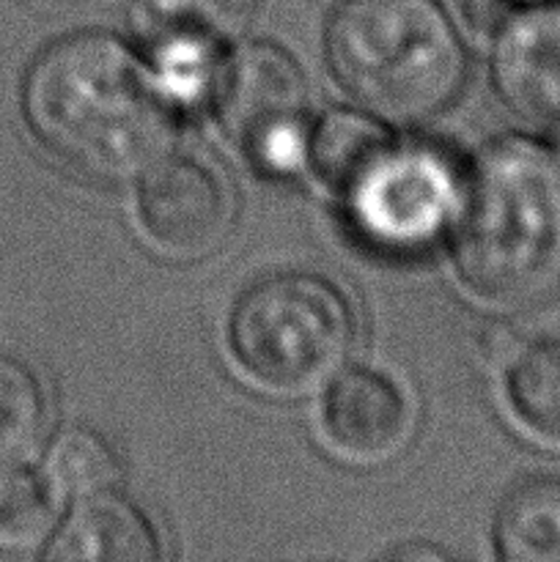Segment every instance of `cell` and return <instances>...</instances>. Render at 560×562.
<instances>
[{"label":"cell","instance_id":"obj_16","mask_svg":"<svg viewBox=\"0 0 560 562\" xmlns=\"http://www.w3.org/2000/svg\"><path fill=\"white\" fill-rule=\"evenodd\" d=\"M44 475L58 497L80 499L119 486L121 464L108 439L91 428H69L55 439Z\"/></svg>","mask_w":560,"mask_h":562},{"label":"cell","instance_id":"obj_2","mask_svg":"<svg viewBox=\"0 0 560 562\" xmlns=\"http://www.w3.org/2000/svg\"><path fill=\"white\" fill-rule=\"evenodd\" d=\"M450 258L467 294L525 311L560 291V162L525 135L483 146L464 173Z\"/></svg>","mask_w":560,"mask_h":562},{"label":"cell","instance_id":"obj_15","mask_svg":"<svg viewBox=\"0 0 560 562\" xmlns=\"http://www.w3.org/2000/svg\"><path fill=\"white\" fill-rule=\"evenodd\" d=\"M53 420L49 393L25 360L0 355V470L25 464L44 445Z\"/></svg>","mask_w":560,"mask_h":562},{"label":"cell","instance_id":"obj_7","mask_svg":"<svg viewBox=\"0 0 560 562\" xmlns=\"http://www.w3.org/2000/svg\"><path fill=\"white\" fill-rule=\"evenodd\" d=\"M135 214L143 236L159 256L203 261L234 231V184L212 159L168 151L141 173Z\"/></svg>","mask_w":560,"mask_h":562},{"label":"cell","instance_id":"obj_5","mask_svg":"<svg viewBox=\"0 0 560 562\" xmlns=\"http://www.w3.org/2000/svg\"><path fill=\"white\" fill-rule=\"evenodd\" d=\"M464 170L448 148L390 140L338 192L344 223L366 250L412 258L437 245L453 225Z\"/></svg>","mask_w":560,"mask_h":562},{"label":"cell","instance_id":"obj_10","mask_svg":"<svg viewBox=\"0 0 560 562\" xmlns=\"http://www.w3.org/2000/svg\"><path fill=\"white\" fill-rule=\"evenodd\" d=\"M44 560L53 562H157L163 541L141 505L110 492L75 499L58 527H53Z\"/></svg>","mask_w":560,"mask_h":562},{"label":"cell","instance_id":"obj_6","mask_svg":"<svg viewBox=\"0 0 560 562\" xmlns=\"http://www.w3.org/2000/svg\"><path fill=\"white\" fill-rule=\"evenodd\" d=\"M225 137L253 170L291 179L307 170L311 93L296 60L269 42H250L225 58L214 88Z\"/></svg>","mask_w":560,"mask_h":562},{"label":"cell","instance_id":"obj_13","mask_svg":"<svg viewBox=\"0 0 560 562\" xmlns=\"http://www.w3.org/2000/svg\"><path fill=\"white\" fill-rule=\"evenodd\" d=\"M505 401L536 442L560 450V335L514 351L505 362Z\"/></svg>","mask_w":560,"mask_h":562},{"label":"cell","instance_id":"obj_14","mask_svg":"<svg viewBox=\"0 0 560 562\" xmlns=\"http://www.w3.org/2000/svg\"><path fill=\"white\" fill-rule=\"evenodd\" d=\"M388 126L357 110H329L313 121L307 140V170L338 195L388 143Z\"/></svg>","mask_w":560,"mask_h":562},{"label":"cell","instance_id":"obj_3","mask_svg":"<svg viewBox=\"0 0 560 562\" xmlns=\"http://www.w3.org/2000/svg\"><path fill=\"white\" fill-rule=\"evenodd\" d=\"M324 58L362 110L399 124L448 110L470 75L464 38L439 0H340Z\"/></svg>","mask_w":560,"mask_h":562},{"label":"cell","instance_id":"obj_18","mask_svg":"<svg viewBox=\"0 0 560 562\" xmlns=\"http://www.w3.org/2000/svg\"><path fill=\"white\" fill-rule=\"evenodd\" d=\"M519 346V335L503 322L483 324L481 333H478V349H481V355L486 357L489 362H494V366H505Z\"/></svg>","mask_w":560,"mask_h":562},{"label":"cell","instance_id":"obj_4","mask_svg":"<svg viewBox=\"0 0 560 562\" xmlns=\"http://www.w3.org/2000/svg\"><path fill=\"white\" fill-rule=\"evenodd\" d=\"M225 344L258 393L302 398L327 387L355 355L357 313L322 274H269L234 302Z\"/></svg>","mask_w":560,"mask_h":562},{"label":"cell","instance_id":"obj_19","mask_svg":"<svg viewBox=\"0 0 560 562\" xmlns=\"http://www.w3.org/2000/svg\"><path fill=\"white\" fill-rule=\"evenodd\" d=\"M555 157H558V162H560V135H558V151H555Z\"/></svg>","mask_w":560,"mask_h":562},{"label":"cell","instance_id":"obj_8","mask_svg":"<svg viewBox=\"0 0 560 562\" xmlns=\"http://www.w3.org/2000/svg\"><path fill=\"white\" fill-rule=\"evenodd\" d=\"M322 434L351 464H384L406 450L415 409L395 379L373 368L340 371L322 401Z\"/></svg>","mask_w":560,"mask_h":562},{"label":"cell","instance_id":"obj_11","mask_svg":"<svg viewBox=\"0 0 560 562\" xmlns=\"http://www.w3.org/2000/svg\"><path fill=\"white\" fill-rule=\"evenodd\" d=\"M253 0H130V25L146 53L206 49L225 55L250 22Z\"/></svg>","mask_w":560,"mask_h":562},{"label":"cell","instance_id":"obj_1","mask_svg":"<svg viewBox=\"0 0 560 562\" xmlns=\"http://www.w3.org/2000/svg\"><path fill=\"white\" fill-rule=\"evenodd\" d=\"M20 104L31 135L91 181L135 179L170 151L179 130L152 66L99 31L47 44L27 66Z\"/></svg>","mask_w":560,"mask_h":562},{"label":"cell","instance_id":"obj_17","mask_svg":"<svg viewBox=\"0 0 560 562\" xmlns=\"http://www.w3.org/2000/svg\"><path fill=\"white\" fill-rule=\"evenodd\" d=\"M58 492L44 472L22 464L0 470V543L33 547L58 521Z\"/></svg>","mask_w":560,"mask_h":562},{"label":"cell","instance_id":"obj_9","mask_svg":"<svg viewBox=\"0 0 560 562\" xmlns=\"http://www.w3.org/2000/svg\"><path fill=\"white\" fill-rule=\"evenodd\" d=\"M492 80L516 115L560 124V0L503 16L494 31Z\"/></svg>","mask_w":560,"mask_h":562},{"label":"cell","instance_id":"obj_20","mask_svg":"<svg viewBox=\"0 0 560 562\" xmlns=\"http://www.w3.org/2000/svg\"><path fill=\"white\" fill-rule=\"evenodd\" d=\"M522 3H541V0H522Z\"/></svg>","mask_w":560,"mask_h":562},{"label":"cell","instance_id":"obj_12","mask_svg":"<svg viewBox=\"0 0 560 562\" xmlns=\"http://www.w3.org/2000/svg\"><path fill=\"white\" fill-rule=\"evenodd\" d=\"M492 538L505 562H560V477L516 483L500 503Z\"/></svg>","mask_w":560,"mask_h":562}]
</instances>
